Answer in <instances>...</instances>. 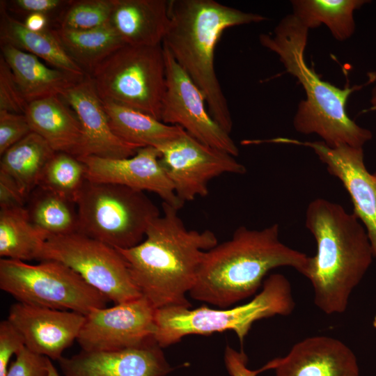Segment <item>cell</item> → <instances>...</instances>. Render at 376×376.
<instances>
[{"mask_svg": "<svg viewBox=\"0 0 376 376\" xmlns=\"http://www.w3.org/2000/svg\"><path fill=\"white\" fill-rule=\"evenodd\" d=\"M162 214L149 224L144 239L116 249L127 263L141 293L155 308L187 306L206 251L218 244L210 230H188L178 209L162 202Z\"/></svg>", "mask_w": 376, "mask_h": 376, "instance_id": "1", "label": "cell"}, {"mask_svg": "<svg viewBox=\"0 0 376 376\" xmlns=\"http://www.w3.org/2000/svg\"><path fill=\"white\" fill-rule=\"evenodd\" d=\"M309 256L284 244L279 226L237 228L232 237L206 251L189 295L221 308L255 294L272 269L290 267L305 275Z\"/></svg>", "mask_w": 376, "mask_h": 376, "instance_id": "2", "label": "cell"}, {"mask_svg": "<svg viewBox=\"0 0 376 376\" xmlns=\"http://www.w3.org/2000/svg\"><path fill=\"white\" fill-rule=\"evenodd\" d=\"M305 222L317 246L304 275L314 303L325 314L343 313L374 258L366 230L354 213L324 198L309 203Z\"/></svg>", "mask_w": 376, "mask_h": 376, "instance_id": "3", "label": "cell"}, {"mask_svg": "<svg viewBox=\"0 0 376 376\" xmlns=\"http://www.w3.org/2000/svg\"><path fill=\"white\" fill-rule=\"evenodd\" d=\"M308 29L293 14L287 15L273 33L259 36L260 43L275 53L285 71L295 77L304 90L305 100L297 107L293 118L295 130L315 134L329 147L348 145L363 148L370 141V130L352 120L346 111L349 96L373 82L340 88L320 79L304 58Z\"/></svg>", "mask_w": 376, "mask_h": 376, "instance_id": "4", "label": "cell"}, {"mask_svg": "<svg viewBox=\"0 0 376 376\" xmlns=\"http://www.w3.org/2000/svg\"><path fill=\"white\" fill-rule=\"evenodd\" d=\"M169 19L162 45L201 90L212 118L230 134L232 116L214 68L217 44L226 29L266 17L214 0H171Z\"/></svg>", "mask_w": 376, "mask_h": 376, "instance_id": "5", "label": "cell"}, {"mask_svg": "<svg viewBox=\"0 0 376 376\" xmlns=\"http://www.w3.org/2000/svg\"><path fill=\"white\" fill-rule=\"evenodd\" d=\"M295 306L289 281L283 274H273L264 280L260 292L242 305L219 309L206 306L194 309L187 306L156 308L154 340L164 348L189 335L233 331L242 344L255 322L288 315Z\"/></svg>", "mask_w": 376, "mask_h": 376, "instance_id": "6", "label": "cell"}, {"mask_svg": "<svg viewBox=\"0 0 376 376\" xmlns=\"http://www.w3.org/2000/svg\"><path fill=\"white\" fill-rule=\"evenodd\" d=\"M79 233L115 249H129L145 237L161 214L144 191L86 180L76 201Z\"/></svg>", "mask_w": 376, "mask_h": 376, "instance_id": "7", "label": "cell"}, {"mask_svg": "<svg viewBox=\"0 0 376 376\" xmlns=\"http://www.w3.org/2000/svg\"><path fill=\"white\" fill-rule=\"evenodd\" d=\"M88 75L102 100L135 109L161 120L166 91L162 45H124Z\"/></svg>", "mask_w": 376, "mask_h": 376, "instance_id": "8", "label": "cell"}, {"mask_svg": "<svg viewBox=\"0 0 376 376\" xmlns=\"http://www.w3.org/2000/svg\"><path fill=\"white\" fill-rule=\"evenodd\" d=\"M0 288L18 302L84 315L105 307L109 301L72 269L52 260L31 265L1 258Z\"/></svg>", "mask_w": 376, "mask_h": 376, "instance_id": "9", "label": "cell"}, {"mask_svg": "<svg viewBox=\"0 0 376 376\" xmlns=\"http://www.w3.org/2000/svg\"><path fill=\"white\" fill-rule=\"evenodd\" d=\"M39 260L65 265L115 304L143 296L120 252L80 233L47 238Z\"/></svg>", "mask_w": 376, "mask_h": 376, "instance_id": "10", "label": "cell"}, {"mask_svg": "<svg viewBox=\"0 0 376 376\" xmlns=\"http://www.w3.org/2000/svg\"><path fill=\"white\" fill-rule=\"evenodd\" d=\"M166 66V91L161 120L181 127L200 142L233 157L239 149L230 134L212 118L201 90L162 45Z\"/></svg>", "mask_w": 376, "mask_h": 376, "instance_id": "11", "label": "cell"}, {"mask_svg": "<svg viewBox=\"0 0 376 376\" xmlns=\"http://www.w3.org/2000/svg\"><path fill=\"white\" fill-rule=\"evenodd\" d=\"M156 148L176 196L184 203L207 196L212 179L224 173L246 171L235 157L200 142L186 132Z\"/></svg>", "mask_w": 376, "mask_h": 376, "instance_id": "12", "label": "cell"}, {"mask_svg": "<svg viewBox=\"0 0 376 376\" xmlns=\"http://www.w3.org/2000/svg\"><path fill=\"white\" fill-rule=\"evenodd\" d=\"M155 308L143 296L85 315L77 339L82 350L112 352L136 347L154 340Z\"/></svg>", "mask_w": 376, "mask_h": 376, "instance_id": "13", "label": "cell"}, {"mask_svg": "<svg viewBox=\"0 0 376 376\" xmlns=\"http://www.w3.org/2000/svg\"><path fill=\"white\" fill-rule=\"evenodd\" d=\"M276 143L311 148L328 172L343 183L354 206V214L365 228L376 259V180L366 167L363 148L329 147L322 141H301L279 137Z\"/></svg>", "mask_w": 376, "mask_h": 376, "instance_id": "14", "label": "cell"}, {"mask_svg": "<svg viewBox=\"0 0 376 376\" xmlns=\"http://www.w3.org/2000/svg\"><path fill=\"white\" fill-rule=\"evenodd\" d=\"M86 166V180L120 185L157 194L163 201L180 210L184 205L160 162L159 150L152 146L140 148L135 155L123 159L97 156L78 157Z\"/></svg>", "mask_w": 376, "mask_h": 376, "instance_id": "15", "label": "cell"}, {"mask_svg": "<svg viewBox=\"0 0 376 376\" xmlns=\"http://www.w3.org/2000/svg\"><path fill=\"white\" fill-rule=\"evenodd\" d=\"M7 320L21 334L26 348L58 361L77 339L85 315L17 301L10 307Z\"/></svg>", "mask_w": 376, "mask_h": 376, "instance_id": "16", "label": "cell"}, {"mask_svg": "<svg viewBox=\"0 0 376 376\" xmlns=\"http://www.w3.org/2000/svg\"><path fill=\"white\" fill-rule=\"evenodd\" d=\"M65 376H166L172 368L155 340L139 347L112 352L81 350L62 357Z\"/></svg>", "mask_w": 376, "mask_h": 376, "instance_id": "17", "label": "cell"}, {"mask_svg": "<svg viewBox=\"0 0 376 376\" xmlns=\"http://www.w3.org/2000/svg\"><path fill=\"white\" fill-rule=\"evenodd\" d=\"M61 97L75 112L81 125L84 141L80 157L123 159L133 156L140 148L125 142L113 132L90 75L86 74Z\"/></svg>", "mask_w": 376, "mask_h": 376, "instance_id": "18", "label": "cell"}, {"mask_svg": "<svg viewBox=\"0 0 376 376\" xmlns=\"http://www.w3.org/2000/svg\"><path fill=\"white\" fill-rule=\"evenodd\" d=\"M275 376H359L356 355L343 341L327 336L306 338L283 357L265 365Z\"/></svg>", "mask_w": 376, "mask_h": 376, "instance_id": "19", "label": "cell"}, {"mask_svg": "<svg viewBox=\"0 0 376 376\" xmlns=\"http://www.w3.org/2000/svg\"><path fill=\"white\" fill-rule=\"evenodd\" d=\"M169 22V1L113 0L109 22L125 45H162Z\"/></svg>", "mask_w": 376, "mask_h": 376, "instance_id": "20", "label": "cell"}, {"mask_svg": "<svg viewBox=\"0 0 376 376\" xmlns=\"http://www.w3.org/2000/svg\"><path fill=\"white\" fill-rule=\"evenodd\" d=\"M25 116L31 131L43 138L54 152L80 157L83 131L73 109L61 96H52L28 104Z\"/></svg>", "mask_w": 376, "mask_h": 376, "instance_id": "21", "label": "cell"}, {"mask_svg": "<svg viewBox=\"0 0 376 376\" xmlns=\"http://www.w3.org/2000/svg\"><path fill=\"white\" fill-rule=\"evenodd\" d=\"M1 55L10 67L15 81L28 103L61 96L67 89L82 79L44 64L33 54L8 43H1Z\"/></svg>", "mask_w": 376, "mask_h": 376, "instance_id": "22", "label": "cell"}, {"mask_svg": "<svg viewBox=\"0 0 376 376\" xmlns=\"http://www.w3.org/2000/svg\"><path fill=\"white\" fill-rule=\"evenodd\" d=\"M0 38L1 43L10 44L33 54L52 68L76 78L83 79L86 75L68 54L51 28L41 32L29 30L23 22L8 13L4 1L0 3Z\"/></svg>", "mask_w": 376, "mask_h": 376, "instance_id": "23", "label": "cell"}, {"mask_svg": "<svg viewBox=\"0 0 376 376\" xmlns=\"http://www.w3.org/2000/svg\"><path fill=\"white\" fill-rule=\"evenodd\" d=\"M113 132L125 142L157 148L172 141L185 131L168 125L135 109L109 100H102Z\"/></svg>", "mask_w": 376, "mask_h": 376, "instance_id": "24", "label": "cell"}, {"mask_svg": "<svg viewBox=\"0 0 376 376\" xmlns=\"http://www.w3.org/2000/svg\"><path fill=\"white\" fill-rule=\"evenodd\" d=\"M54 153L43 138L31 132L1 155L0 172L15 181L27 201Z\"/></svg>", "mask_w": 376, "mask_h": 376, "instance_id": "25", "label": "cell"}, {"mask_svg": "<svg viewBox=\"0 0 376 376\" xmlns=\"http://www.w3.org/2000/svg\"><path fill=\"white\" fill-rule=\"evenodd\" d=\"M68 54L86 74L125 44L110 22L88 30L51 29Z\"/></svg>", "mask_w": 376, "mask_h": 376, "instance_id": "26", "label": "cell"}, {"mask_svg": "<svg viewBox=\"0 0 376 376\" xmlns=\"http://www.w3.org/2000/svg\"><path fill=\"white\" fill-rule=\"evenodd\" d=\"M370 2L367 0H292V14L308 29L325 25L339 41L355 31L354 13Z\"/></svg>", "mask_w": 376, "mask_h": 376, "instance_id": "27", "label": "cell"}, {"mask_svg": "<svg viewBox=\"0 0 376 376\" xmlns=\"http://www.w3.org/2000/svg\"><path fill=\"white\" fill-rule=\"evenodd\" d=\"M47 237L31 223L24 206L0 210V256L39 260Z\"/></svg>", "mask_w": 376, "mask_h": 376, "instance_id": "28", "label": "cell"}, {"mask_svg": "<svg viewBox=\"0 0 376 376\" xmlns=\"http://www.w3.org/2000/svg\"><path fill=\"white\" fill-rule=\"evenodd\" d=\"M26 207L35 227L47 238L79 233L76 203L45 188L37 187Z\"/></svg>", "mask_w": 376, "mask_h": 376, "instance_id": "29", "label": "cell"}, {"mask_svg": "<svg viewBox=\"0 0 376 376\" xmlns=\"http://www.w3.org/2000/svg\"><path fill=\"white\" fill-rule=\"evenodd\" d=\"M86 180V166L81 159L68 153L55 152L47 163L38 187L76 203Z\"/></svg>", "mask_w": 376, "mask_h": 376, "instance_id": "30", "label": "cell"}, {"mask_svg": "<svg viewBox=\"0 0 376 376\" xmlns=\"http://www.w3.org/2000/svg\"><path fill=\"white\" fill-rule=\"evenodd\" d=\"M113 0H70L55 19L56 26L69 30H88L110 20Z\"/></svg>", "mask_w": 376, "mask_h": 376, "instance_id": "31", "label": "cell"}, {"mask_svg": "<svg viewBox=\"0 0 376 376\" xmlns=\"http://www.w3.org/2000/svg\"><path fill=\"white\" fill-rule=\"evenodd\" d=\"M28 104L10 67L0 55V110L25 114Z\"/></svg>", "mask_w": 376, "mask_h": 376, "instance_id": "32", "label": "cell"}, {"mask_svg": "<svg viewBox=\"0 0 376 376\" xmlns=\"http://www.w3.org/2000/svg\"><path fill=\"white\" fill-rule=\"evenodd\" d=\"M31 132L25 114L0 110V155Z\"/></svg>", "mask_w": 376, "mask_h": 376, "instance_id": "33", "label": "cell"}, {"mask_svg": "<svg viewBox=\"0 0 376 376\" xmlns=\"http://www.w3.org/2000/svg\"><path fill=\"white\" fill-rule=\"evenodd\" d=\"M50 361L24 347L16 354L6 376H47Z\"/></svg>", "mask_w": 376, "mask_h": 376, "instance_id": "34", "label": "cell"}, {"mask_svg": "<svg viewBox=\"0 0 376 376\" xmlns=\"http://www.w3.org/2000/svg\"><path fill=\"white\" fill-rule=\"evenodd\" d=\"M24 338L7 319L0 323V376H6L11 357L24 347Z\"/></svg>", "mask_w": 376, "mask_h": 376, "instance_id": "35", "label": "cell"}, {"mask_svg": "<svg viewBox=\"0 0 376 376\" xmlns=\"http://www.w3.org/2000/svg\"><path fill=\"white\" fill-rule=\"evenodd\" d=\"M69 1L65 0H15L6 1L10 7H7L6 5V6L7 8H11L13 10L15 8L19 12L25 13L26 16L32 13H40L50 17L52 14L57 13L58 15Z\"/></svg>", "mask_w": 376, "mask_h": 376, "instance_id": "36", "label": "cell"}, {"mask_svg": "<svg viewBox=\"0 0 376 376\" xmlns=\"http://www.w3.org/2000/svg\"><path fill=\"white\" fill-rule=\"evenodd\" d=\"M224 363L230 376H257L265 371L263 367L254 370L249 368L248 358L245 353L242 350L237 351L229 345L225 350Z\"/></svg>", "mask_w": 376, "mask_h": 376, "instance_id": "37", "label": "cell"}, {"mask_svg": "<svg viewBox=\"0 0 376 376\" xmlns=\"http://www.w3.org/2000/svg\"><path fill=\"white\" fill-rule=\"evenodd\" d=\"M26 202V199L15 181L6 174L0 172L1 208L24 206Z\"/></svg>", "mask_w": 376, "mask_h": 376, "instance_id": "38", "label": "cell"}, {"mask_svg": "<svg viewBox=\"0 0 376 376\" xmlns=\"http://www.w3.org/2000/svg\"><path fill=\"white\" fill-rule=\"evenodd\" d=\"M50 17L40 13L27 15L23 22L25 26L30 31L41 32L49 29Z\"/></svg>", "mask_w": 376, "mask_h": 376, "instance_id": "39", "label": "cell"}, {"mask_svg": "<svg viewBox=\"0 0 376 376\" xmlns=\"http://www.w3.org/2000/svg\"><path fill=\"white\" fill-rule=\"evenodd\" d=\"M370 109L371 111H376V86H374L371 91L370 96Z\"/></svg>", "mask_w": 376, "mask_h": 376, "instance_id": "40", "label": "cell"}, {"mask_svg": "<svg viewBox=\"0 0 376 376\" xmlns=\"http://www.w3.org/2000/svg\"><path fill=\"white\" fill-rule=\"evenodd\" d=\"M47 376H60L56 368L54 367V364L52 363V360L50 361L49 363Z\"/></svg>", "mask_w": 376, "mask_h": 376, "instance_id": "41", "label": "cell"}, {"mask_svg": "<svg viewBox=\"0 0 376 376\" xmlns=\"http://www.w3.org/2000/svg\"><path fill=\"white\" fill-rule=\"evenodd\" d=\"M373 326L374 328L376 329V314L375 315L373 320Z\"/></svg>", "mask_w": 376, "mask_h": 376, "instance_id": "42", "label": "cell"}, {"mask_svg": "<svg viewBox=\"0 0 376 376\" xmlns=\"http://www.w3.org/2000/svg\"><path fill=\"white\" fill-rule=\"evenodd\" d=\"M375 179L376 180V172L373 174Z\"/></svg>", "mask_w": 376, "mask_h": 376, "instance_id": "43", "label": "cell"}]
</instances>
